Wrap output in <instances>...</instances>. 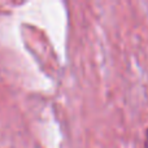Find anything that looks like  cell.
Masks as SVG:
<instances>
[{
    "instance_id": "6da1fadb",
    "label": "cell",
    "mask_w": 148,
    "mask_h": 148,
    "mask_svg": "<svg viewBox=\"0 0 148 148\" xmlns=\"http://www.w3.org/2000/svg\"><path fill=\"white\" fill-rule=\"evenodd\" d=\"M147 140H148V130H147Z\"/></svg>"
}]
</instances>
